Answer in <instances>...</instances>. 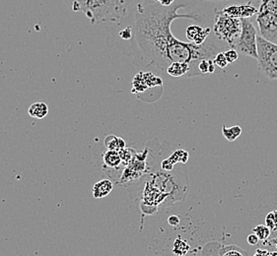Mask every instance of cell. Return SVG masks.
Instances as JSON below:
<instances>
[{
	"mask_svg": "<svg viewBox=\"0 0 277 256\" xmlns=\"http://www.w3.org/2000/svg\"><path fill=\"white\" fill-rule=\"evenodd\" d=\"M157 2H159L160 4L164 5V6H169L171 4H173L176 0H156Z\"/></svg>",
	"mask_w": 277,
	"mask_h": 256,
	"instance_id": "obj_29",
	"label": "cell"
},
{
	"mask_svg": "<svg viewBox=\"0 0 277 256\" xmlns=\"http://www.w3.org/2000/svg\"><path fill=\"white\" fill-rule=\"evenodd\" d=\"M257 65L269 80H277V44L257 34Z\"/></svg>",
	"mask_w": 277,
	"mask_h": 256,
	"instance_id": "obj_5",
	"label": "cell"
},
{
	"mask_svg": "<svg viewBox=\"0 0 277 256\" xmlns=\"http://www.w3.org/2000/svg\"><path fill=\"white\" fill-rule=\"evenodd\" d=\"M191 66L187 62H172L167 69V75L172 77H190Z\"/></svg>",
	"mask_w": 277,
	"mask_h": 256,
	"instance_id": "obj_9",
	"label": "cell"
},
{
	"mask_svg": "<svg viewBox=\"0 0 277 256\" xmlns=\"http://www.w3.org/2000/svg\"><path fill=\"white\" fill-rule=\"evenodd\" d=\"M212 29L210 27L203 28L199 25L192 24L186 28L185 34L187 40L194 44H202L211 36Z\"/></svg>",
	"mask_w": 277,
	"mask_h": 256,
	"instance_id": "obj_8",
	"label": "cell"
},
{
	"mask_svg": "<svg viewBox=\"0 0 277 256\" xmlns=\"http://www.w3.org/2000/svg\"><path fill=\"white\" fill-rule=\"evenodd\" d=\"M120 36H121V38L123 40H131V38H132V28H131V26H128L124 30L121 31L120 32Z\"/></svg>",
	"mask_w": 277,
	"mask_h": 256,
	"instance_id": "obj_24",
	"label": "cell"
},
{
	"mask_svg": "<svg viewBox=\"0 0 277 256\" xmlns=\"http://www.w3.org/2000/svg\"><path fill=\"white\" fill-rule=\"evenodd\" d=\"M265 224L270 228L271 232H277V210L271 211L266 215Z\"/></svg>",
	"mask_w": 277,
	"mask_h": 256,
	"instance_id": "obj_18",
	"label": "cell"
},
{
	"mask_svg": "<svg viewBox=\"0 0 277 256\" xmlns=\"http://www.w3.org/2000/svg\"><path fill=\"white\" fill-rule=\"evenodd\" d=\"M28 114L32 118L42 120L46 118L49 114V106L45 102H35L30 106Z\"/></svg>",
	"mask_w": 277,
	"mask_h": 256,
	"instance_id": "obj_12",
	"label": "cell"
},
{
	"mask_svg": "<svg viewBox=\"0 0 277 256\" xmlns=\"http://www.w3.org/2000/svg\"><path fill=\"white\" fill-rule=\"evenodd\" d=\"M196 0H176L169 6H164L156 0H140L134 8L131 48L133 64L151 69L159 74L167 75V69L172 62H187L191 66L190 77L202 76L198 71L201 60H213L218 52H225L230 46L210 36L202 44L185 42L177 38L171 26L175 20L189 19L203 22L201 13L193 10Z\"/></svg>",
	"mask_w": 277,
	"mask_h": 256,
	"instance_id": "obj_1",
	"label": "cell"
},
{
	"mask_svg": "<svg viewBox=\"0 0 277 256\" xmlns=\"http://www.w3.org/2000/svg\"><path fill=\"white\" fill-rule=\"evenodd\" d=\"M119 152H120V155H121V158H122L123 162L126 164V162H131L132 156H133V155L130 153V152H131V149H127V148L125 147L124 149L121 150V151H119Z\"/></svg>",
	"mask_w": 277,
	"mask_h": 256,
	"instance_id": "obj_23",
	"label": "cell"
},
{
	"mask_svg": "<svg viewBox=\"0 0 277 256\" xmlns=\"http://www.w3.org/2000/svg\"><path fill=\"white\" fill-rule=\"evenodd\" d=\"M70 10L83 13L92 25L120 23L134 0H64Z\"/></svg>",
	"mask_w": 277,
	"mask_h": 256,
	"instance_id": "obj_2",
	"label": "cell"
},
{
	"mask_svg": "<svg viewBox=\"0 0 277 256\" xmlns=\"http://www.w3.org/2000/svg\"><path fill=\"white\" fill-rule=\"evenodd\" d=\"M252 232H254L260 242L266 240L271 236V230L266 224H257L252 228Z\"/></svg>",
	"mask_w": 277,
	"mask_h": 256,
	"instance_id": "obj_16",
	"label": "cell"
},
{
	"mask_svg": "<svg viewBox=\"0 0 277 256\" xmlns=\"http://www.w3.org/2000/svg\"><path fill=\"white\" fill-rule=\"evenodd\" d=\"M223 11L233 17H236L239 19H245V18H251L255 16L258 12V8H256L253 5V0H249L248 2L243 4L230 5L224 8Z\"/></svg>",
	"mask_w": 277,
	"mask_h": 256,
	"instance_id": "obj_7",
	"label": "cell"
},
{
	"mask_svg": "<svg viewBox=\"0 0 277 256\" xmlns=\"http://www.w3.org/2000/svg\"><path fill=\"white\" fill-rule=\"evenodd\" d=\"M257 30L250 18L242 19V31L234 48L246 56L257 60Z\"/></svg>",
	"mask_w": 277,
	"mask_h": 256,
	"instance_id": "obj_6",
	"label": "cell"
},
{
	"mask_svg": "<svg viewBox=\"0 0 277 256\" xmlns=\"http://www.w3.org/2000/svg\"><path fill=\"white\" fill-rule=\"evenodd\" d=\"M169 159L174 162V164L179 162H186V160L188 159V153L184 150H178L174 154H172L169 157Z\"/></svg>",
	"mask_w": 277,
	"mask_h": 256,
	"instance_id": "obj_19",
	"label": "cell"
},
{
	"mask_svg": "<svg viewBox=\"0 0 277 256\" xmlns=\"http://www.w3.org/2000/svg\"><path fill=\"white\" fill-rule=\"evenodd\" d=\"M103 160L106 166L111 168H117L123 162L120 152L116 150H108L103 155Z\"/></svg>",
	"mask_w": 277,
	"mask_h": 256,
	"instance_id": "obj_11",
	"label": "cell"
},
{
	"mask_svg": "<svg viewBox=\"0 0 277 256\" xmlns=\"http://www.w3.org/2000/svg\"><path fill=\"white\" fill-rule=\"evenodd\" d=\"M114 188V184L110 180H102L93 186V196L95 198H104L108 196Z\"/></svg>",
	"mask_w": 277,
	"mask_h": 256,
	"instance_id": "obj_10",
	"label": "cell"
},
{
	"mask_svg": "<svg viewBox=\"0 0 277 256\" xmlns=\"http://www.w3.org/2000/svg\"><path fill=\"white\" fill-rule=\"evenodd\" d=\"M213 34L216 38L230 48H234L242 31V19L233 17L223 10H216L213 22Z\"/></svg>",
	"mask_w": 277,
	"mask_h": 256,
	"instance_id": "obj_3",
	"label": "cell"
},
{
	"mask_svg": "<svg viewBox=\"0 0 277 256\" xmlns=\"http://www.w3.org/2000/svg\"><path fill=\"white\" fill-rule=\"evenodd\" d=\"M222 133L228 141L233 142L242 134V128H240L239 126H235L232 128H227V126H223Z\"/></svg>",
	"mask_w": 277,
	"mask_h": 256,
	"instance_id": "obj_14",
	"label": "cell"
},
{
	"mask_svg": "<svg viewBox=\"0 0 277 256\" xmlns=\"http://www.w3.org/2000/svg\"><path fill=\"white\" fill-rule=\"evenodd\" d=\"M224 54L228 64H234L239 58V52L234 48H230L226 50L224 52Z\"/></svg>",
	"mask_w": 277,
	"mask_h": 256,
	"instance_id": "obj_20",
	"label": "cell"
},
{
	"mask_svg": "<svg viewBox=\"0 0 277 256\" xmlns=\"http://www.w3.org/2000/svg\"><path fill=\"white\" fill-rule=\"evenodd\" d=\"M218 254L221 256H247V252L236 246H226L220 248Z\"/></svg>",
	"mask_w": 277,
	"mask_h": 256,
	"instance_id": "obj_15",
	"label": "cell"
},
{
	"mask_svg": "<svg viewBox=\"0 0 277 256\" xmlns=\"http://www.w3.org/2000/svg\"><path fill=\"white\" fill-rule=\"evenodd\" d=\"M256 25L259 36L277 44V0L261 1L256 14Z\"/></svg>",
	"mask_w": 277,
	"mask_h": 256,
	"instance_id": "obj_4",
	"label": "cell"
},
{
	"mask_svg": "<svg viewBox=\"0 0 277 256\" xmlns=\"http://www.w3.org/2000/svg\"><path fill=\"white\" fill-rule=\"evenodd\" d=\"M261 1H264V0H261Z\"/></svg>",
	"mask_w": 277,
	"mask_h": 256,
	"instance_id": "obj_31",
	"label": "cell"
},
{
	"mask_svg": "<svg viewBox=\"0 0 277 256\" xmlns=\"http://www.w3.org/2000/svg\"><path fill=\"white\" fill-rule=\"evenodd\" d=\"M189 252V246L185 242V240L178 238L174 242V248L173 252L177 256H185Z\"/></svg>",
	"mask_w": 277,
	"mask_h": 256,
	"instance_id": "obj_17",
	"label": "cell"
},
{
	"mask_svg": "<svg viewBox=\"0 0 277 256\" xmlns=\"http://www.w3.org/2000/svg\"><path fill=\"white\" fill-rule=\"evenodd\" d=\"M255 256H270V252H268L266 248L265 250L257 248L255 252Z\"/></svg>",
	"mask_w": 277,
	"mask_h": 256,
	"instance_id": "obj_28",
	"label": "cell"
},
{
	"mask_svg": "<svg viewBox=\"0 0 277 256\" xmlns=\"http://www.w3.org/2000/svg\"><path fill=\"white\" fill-rule=\"evenodd\" d=\"M246 240H247V244H249L250 246H256L259 242V238H258V236L254 232L249 234L247 236V238H246Z\"/></svg>",
	"mask_w": 277,
	"mask_h": 256,
	"instance_id": "obj_25",
	"label": "cell"
},
{
	"mask_svg": "<svg viewBox=\"0 0 277 256\" xmlns=\"http://www.w3.org/2000/svg\"><path fill=\"white\" fill-rule=\"evenodd\" d=\"M162 168H163V170H171L174 168V162L168 158L167 160H164L162 162Z\"/></svg>",
	"mask_w": 277,
	"mask_h": 256,
	"instance_id": "obj_26",
	"label": "cell"
},
{
	"mask_svg": "<svg viewBox=\"0 0 277 256\" xmlns=\"http://www.w3.org/2000/svg\"><path fill=\"white\" fill-rule=\"evenodd\" d=\"M168 222H169V224H171V226H178V224H180V218L178 216L173 215V216H171L168 219Z\"/></svg>",
	"mask_w": 277,
	"mask_h": 256,
	"instance_id": "obj_27",
	"label": "cell"
},
{
	"mask_svg": "<svg viewBox=\"0 0 277 256\" xmlns=\"http://www.w3.org/2000/svg\"><path fill=\"white\" fill-rule=\"evenodd\" d=\"M213 62H214V64H216V66L219 67V68H221V69L227 67V65L229 64H228V62H227V60H226V58H225L224 52H218L215 56H214Z\"/></svg>",
	"mask_w": 277,
	"mask_h": 256,
	"instance_id": "obj_21",
	"label": "cell"
},
{
	"mask_svg": "<svg viewBox=\"0 0 277 256\" xmlns=\"http://www.w3.org/2000/svg\"><path fill=\"white\" fill-rule=\"evenodd\" d=\"M204 1H222V0H204Z\"/></svg>",
	"mask_w": 277,
	"mask_h": 256,
	"instance_id": "obj_30",
	"label": "cell"
},
{
	"mask_svg": "<svg viewBox=\"0 0 277 256\" xmlns=\"http://www.w3.org/2000/svg\"><path fill=\"white\" fill-rule=\"evenodd\" d=\"M209 60H201L198 64V71L200 72V74L202 76L206 75L208 72V69H209Z\"/></svg>",
	"mask_w": 277,
	"mask_h": 256,
	"instance_id": "obj_22",
	"label": "cell"
},
{
	"mask_svg": "<svg viewBox=\"0 0 277 256\" xmlns=\"http://www.w3.org/2000/svg\"><path fill=\"white\" fill-rule=\"evenodd\" d=\"M105 146L108 148V150L121 151L126 147V144L123 138L117 137L115 135H109L105 139Z\"/></svg>",
	"mask_w": 277,
	"mask_h": 256,
	"instance_id": "obj_13",
	"label": "cell"
}]
</instances>
